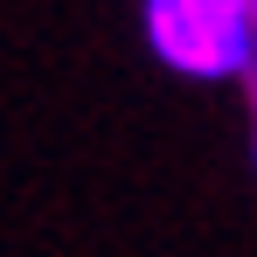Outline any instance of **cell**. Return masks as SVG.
I'll return each mask as SVG.
<instances>
[{
	"instance_id": "6da1fadb",
	"label": "cell",
	"mask_w": 257,
	"mask_h": 257,
	"mask_svg": "<svg viewBox=\"0 0 257 257\" xmlns=\"http://www.w3.org/2000/svg\"><path fill=\"white\" fill-rule=\"evenodd\" d=\"M146 42L181 77H236L257 56L250 0H146Z\"/></svg>"
},
{
	"instance_id": "7a4b0ae2",
	"label": "cell",
	"mask_w": 257,
	"mask_h": 257,
	"mask_svg": "<svg viewBox=\"0 0 257 257\" xmlns=\"http://www.w3.org/2000/svg\"><path fill=\"white\" fill-rule=\"evenodd\" d=\"M250 21H257V0H250Z\"/></svg>"
}]
</instances>
